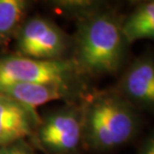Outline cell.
I'll return each instance as SVG.
<instances>
[{"label":"cell","mask_w":154,"mask_h":154,"mask_svg":"<svg viewBox=\"0 0 154 154\" xmlns=\"http://www.w3.org/2000/svg\"><path fill=\"white\" fill-rule=\"evenodd\" d=\"M82 142L95 151H108L128 142L138 126L135 107L121 94L102 91L81 105Z\"/></svg>","instance_id":"2"},{"label":"cell","mask_w":154,"mask_h":154,"mask_svg":"<svg viewBox=\"0 0 154 154\" xmlns=\"http://www.w3.org/2000/svg\"><path fill=\"white\" fill-rule=\"evenodd\" d=\"M17 55L35 59H62L71 44L68 35L52 20L27 17L14 38Z\"/></svg>","instance_id":"5"},{"label":"cell","mask_w":154,"mask_h":154,"mask_svg":"<svg viewBox=\"0 0 154 154\" xmlns=\"http://www.w3.org/2000/svg\"><path fill=\"white\" fill-rule=\"evenodd\" d=\"M71 59L83 76L113 74L125 59L127 41L121 21L105 9L76 21Z\"/></svg>","instance_id":"1"},{"label":"cell","mask_w":154,"mask_h":154,"mask_svg":"<svg viewBox=\"0 0 154 154\" xmlns=\"http://www.w3.org/2000/svg\"><path fill=\"white\" fill-rule=\"evenodd\" d=\"M121 94L134 107L154 108V59L141 56L126 69L119 82Z\"/></svg>","instance_id":"7"},{"label":"cell","mask_w":154,"mask_h":154,"mask_svg":"<svg viewBox=\"0 0 154 154\" xmlns=\"http://www.w3.org/2000/svg\"><path fill=\"white\" fill-rule=\"evenodd\" d=\"M140 154H154V135L145 142Z\"/></svg>","instance_id":"13"},{"label":"cell","mask_w":154,"mask_h":154,"mask_svg":"<svg viewBox=\"0 0 154 154\" xmlns=\"http://www.w3.org/2000/svg\"><path fill=\"white\" fill-rule=\"evenodd\" d=\"M40 119L37 111L0 94V147L33 138Z\"/></svg>","instance_id":"6"},{"label":"cell","mask_w":154,"mask_h":154,"mask_svg":"<svg viewBox=\"0 0 154 154\" xmlns=\"http://www.w3.org/2000/svg\"><path fill=\"white\" fill-rule=\"evenodd\" d=\"M83 75L71 58L35 59L20 55L0 57V86L12 83L58 84L81 89Z\"/></svg>","instance_id":"3"},{"label":"cell","mask_w":154,"mask_h":154,"mask_svg":"<svg viewBox=\"0 0 154 154\" xmlns=\"http://www.w3.org/2000/svg\"><path fill=\"white\" fill-rule=\"evenodd\" d=\"M51 5L62 14L75 18L76 21L103 9L102 2L92 0H61L53 1Z\"/></svg>","instance_id":"11"},{"label":"cell","mask_w":154,"mask_h":154,"mask_svg":"<svg viewBox=\"0 0 154 154\" xmlns=\"http://www.w3.org/2000/svg\"><path fill=\"white\" fill-rule=\"evenodd\" d=\"M0 154H36L24 141L0 147Z\"/></svg>","instance_id":"12"},{"label":"cell","mask_w":154,"mask_h":154,"mask_svg":"<svg viewBox=\"0 0 154 154\" xmlns=\"http://www.w3.org/2000/svg\"><path fill=\"white\" fill-rule=\"evenodd\" d=\"M81 89L58 84L12 83L0 86V94L37 111V107L55 100L75 97Z\"/></svg>","instance_id":"8"},{"label":"cell","mask_w":154,"mask_h":154,"mask_svg":"<svg viewBox=\"0 0 154 154\" xmlns=\"http://www.w3.org/2000/svg\"><path fill=\"white\" fill-rule=\"evenodd\" d=\"M47 154H74L82 142V110L74 103L41 116L33 136Z\"/></svg>","instance_id":"4"},{"label":"cell","mask_w":154,"mask_h":154,"mask_svg":"<svg viewBox=\"0 0 154 154\" xmlns=\"http://www.w3.org/2000/svg\"><path fill=\"white\" fill-rule=\"evenodd\" d=\"M29 5L25 0H0V46L15 38L27 18Z\"/></svg>","instance_id":"10"},{"label":"cell","mask_w":154,"mask_h":154,"mask_svg":"<svg viewBox=\"0 0 154 154\" xmlns=\"http://www.w3.org/2000/svg\"><path fill=\"white\" fill-rule=\"evenodd\" d=\"M121 29L128 44L141 39L154 40V1L140 4L121 21Z\"/></svg>","instance_id":"9"}]
</instances>
